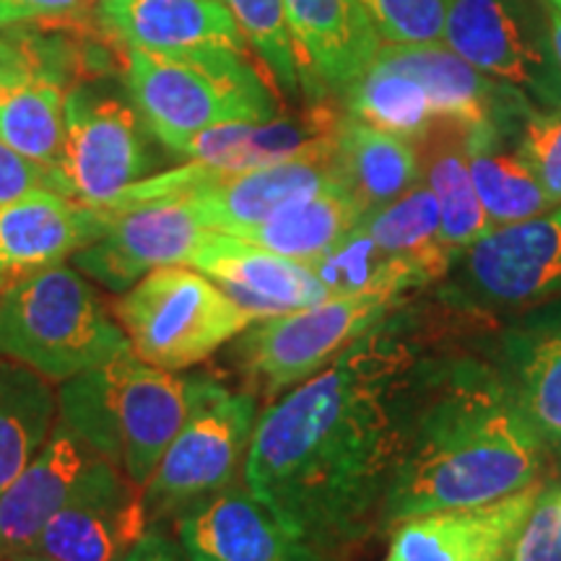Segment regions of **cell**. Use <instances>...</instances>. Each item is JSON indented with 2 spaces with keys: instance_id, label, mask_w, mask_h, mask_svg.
Here are the masks:
<instances>
[{
  "instance_id": "33",
  "label": "cell",
  "mask_w": 561,
  "mask_h": 561,
  "mask_svg": "<svg viewBox=\"0 0 561 561\" xmlns=\"http://www.w3.org/2000/svg\"><path fill=\"white\" fill-rule=\"evenodd\" d=\"M221 3L234 16L248 45L261 55L273 81L286 94H297L301 89V73L284 0H221Z\"/></svg>"
},
{
  "instance_id": "41",
  "label": "cell",
  "mask_w": 561,
  "mask_h": 561,
  "mask_svg": "<svg viewBox=\"0 0 561 561\" xmlns=\"http://www.w3.org/2000/svg\"><path fill=\"white\" fill-rule=\"evenodd\" d=\"M549 26H551V50H553V58H557V66L561 70V13L559 11L551 9Z\"/></svg>"
},
{
  "instance_id": "28",
  "label": "cell",
  "mask_w": 561,
  "mask_h": 561,
  "mask_svg": "<svg viewBox=\"0 0 561 561\" xmlns=\"http://www.w3.org/2000/svg\"><path fill=\"white\" fill-rule=\"evenodd\" d=\"M0 140L55 170L66 140V91L34 68L0 76Z\"/></svg>"
},
{
  "instance_id": "3",
  "label": "cell",
  "mask_w": 561,
  "mask_h": 561,
  "mask_svg": "<svg viewBox=\"0 0 561 561\" xmlns=\"http://www.w3.org/2000/svg\"><path fill=\"white\" fill-rule=\"evenodd\" d=\"M201 375L151 367L133 348L66 380L60 419L102 458L146 486L193 409Z\"/></svg>"
},
{
  "instance_id": "19",
  "label": "cell",
  "mask_w": 561,
  "mask_h": 561,
  "mask_svg": "<svg viewBox=\"0 0 561 561\" xmlns=\"http://www.w3.org/2000/svg\"><path fill=\"white\" fill-rule=\"evenodd\" d=\"M102 455L58 419L50 439L0 494V557L32 551L87 468Z\"/></svg>"
},
{
  "instance_id": "8",
  "label": "cell",
  "mask_w": 561,
  "mask_h": 561,
  "mask_svg": "<svg viewBox=\"0 0 561 561\" xmlns=\"http://www.w3.org/2000/svg\"><path fill=\"white\" fill-rule=\"evenodd\" d=\"M396 301L385 294H354L265 318L244 328L234 359L263 396L276 398L331 367L351 343L385 320Z\"/></svg>"
},
{
  "instance_id": "1",
  "label": "cell",
  "mask_w": 561,
  "mask_h": 561,
  "mask_svg": "<svg viewBox=\"0 0 561 561\" xmlns=\"http://www.w3.org/2000/svg\"><path fill=\"white\" fill-rule=\"evenodd\" d=\"M416 369V341L385 318L257 419L244 483L325 557L382 512Z\"/></svg>"
},
{
  "instance_id": "13",
  "label": "cell",
  "mask_w": 561,
  "mask_h": 561,
  "mask_svg": "<svg viewBox=\"0 0 561 561\" xmlns=\"http://www.w3.org/2000/svg\"><path fill=\"white\" fill-rule=\"evenodd\" d=\"M191 561H331L276 507L227 486L174 517Z\"/></svg>"
},
{
  "instance_id": "36",
  "label": "cell",
  "mask_w": 561,
  "mask_h": 561,
  "mask_svg": "<svg viewBox=\"0 0 561 561\" xmlns=\"http://www.w3.org/2000/svg\"><path fill=\"white\" fill-rule=\"evenodd\" d=\"M561 489H543L510 561H561Z\"/></svg>"
},
{
  "instance_id": "15",
  "label": "cell",
  "mask_w": 561,
  "mask_h": 561,
  "mask_svg": "<svg viewBox=\"0 0 561 561\" xmlns=\"http://www.w3.org/2000/svg\"><path fill=\"white\" fill-rule=\"evenodd\" d=\"M110 227L102 206L34 191L0 206V291L58 268Z\"/></svg>"
},
{
  "instance_id": "16",
  "label": "cell",
  "mask_w": 561,
  "mask_h": 561,
  "mask_svg": "<svg viewBox=\"0 0 561 561\" xmlns=\"http://www.w3.org/2000/svg\"><path fill=\"white\" fill-rule=\"evenodd\" d=\"M466 278L491 305H528L561 294V208L504 224L468 248Z\"/></svg>"
},
{
  "instance_id": "38",
  "label": "cell",
  "mask_w": 561,
  "mask_h": 561,
  "mask_svg": "<svg viewBox=\"0 0 561 561\" xmlns=\"http://www.w3.org/2000/svg\"><path fill=\"white\" fill-rule=\"evenodd\" d=\"M89 5L91 0H0V30L39 21H79Z\"/></svg>"
},
{
  "instance_id": "4",
  "label": "cell",
  "mask_w": 561,
  "mask_h": 561,
  "mask_svg": "<svg viewBox=\"0 0 561 561\" xmlns=\"http://www.w3.org/2000/svg\"><path fill=\"white\" fill-rule=\"evenodd\" d=\"M128 89L146 128L178 153L203 130L227 123H263L280 104L250 50H128Z\"/></svg>"
},
{
  "instance_id": "21",
  "label": "cell",
  "mask_w": 561,
  "mask_h": 561,
  "mask_svg": "<svg viewBox=\"0 0 561 561\" xmlns=\"http://www.w3.org/2000/svg\"><path fill=\"white\" fill-rule=\"evenodd\" d=\"M341 121L343 117L328 104H312L310 110L289 117L278 115L263 123H227L203 130L178 153L219 172H244L335 144Z\"/></svg>"
},
{
  "instance_id": "7",
  "label": "cell",
  "mask_w": 561,
  "mask_h": 561,
  "mask_svg": "<svg viewBox=\"0 0 561 561\" xmlns=\"http://www.w3.org/2000/svg\"><path fill=\"white\" fill-rule=\"evenodd\" d=\"M255 424L257 401L250 392H234L201 375L185 424L144 486L149 520L178 517L182 510L227 489L248 458Z\"/></svg>"
},
{
  "instance_id": "42",
  "label": "cell",
  "mask_w": 561,
  "mask_h": 561,
  "mask_svg": "<svg viewBox=\"0 0 561 561\" xmlns=\"http://www.w3.org/2000/svg\"><path fill=\"white\" fill-rule=\"evenodd\" d=\"M0 561H55L50 557H45V553L39 551H21V553H11V557H0Z\"/></svg>"
},
{
  "instance_id": "11",
  "label": "cell",
  "mask_w": 561,
  "mask_h": 561,
  "mask_svg": "<svg viewBox=\"0 0 561 561\" xmlns=\"http://www.w3.org/2000/svg\"><path fill=\"white\" fill-rule=\"evenodd\" d=\"M102 208H107L110 227L100 240L76 252L73 265L115 294L128 291L146 273L164 265H191L208 234L187 201L157 198Z\"/></svg>"
},
{
  "instance_id": "9",
  "label": "cell",
  "mask_w": 561,
  "mask_h": 561,
  "mask_svg": "<svg viewBox=\"0 0 561 561\" xmlns=\"http://www.w3.org/2000/svg\"><path fill=\"white\" fill-rule=\"evenodd\" d=\"M445 45L483 76L561 107V70L551 26L533 0H450Z\"/></svg>"
},
{
  "instance_id": "2",
  "label": "cell",
  "mask_w": 561,
  "mask_h": 561,
  "mask_svg": "<svg viewBox=\"0 0 561 561\" xmlns=\"http://www.w3.org/2000/svg\"><path fill=\"white\" fill-rule=\"evenodd\" d=\"M543 471V439L502 375L481 362L419 364L382 523L500 502Z\"/></svg>"
},
{
  "instance_id": "35",
  "label": "cell",
  "mask_w": 561,
  "mask_h": 561,
  "mask_svg": "<svg viewBox=\"0 0 561 561\" xmlns=\"http://www.w3.org/2000/svg\"><path fill=\"white\" fill-rule=\"evenodd\" d=\"M520 151L549 198L561 203V107L530 112L523 125Z\"/></svg>"
},
{
  "instance_id": "39",
  "label": "cell",
  "mask_w": 561,
  "mask_h": 561,
  "mask_svg": "<svg viewBox=\"0 0 561 561\" xmlns=\"http://www.w3.org/2000/svg\"><path fill=\"white\" fill-rule=\"evenodd\" d=\"M121 561H191V559H187V553L182 551V546L170 541L164 533L149 530Z\"/></svg>"
},
{
  "instance_id": "14",
  "label": "cell",
  "mask_w": 561,
  "mask_h": 561,
  "mask_svg": "<svg viewBox=\"0 0 561 561\" xmlns=\"http://www.w3.org/2000/svg\"><path fill=\"white\" fill-rule=\"evenodd\" d=\"M541 494L538 481L500 502L434 510L396 523L385 561H510Z\"/></svg>"
},
{
  "instance_id": "40",
  "label": "cell",
  "mask_w": 561,
  "mask_h": 561,
  "mask_svg": "<svg viewBox=\"0 0 561 561\" xmlns=\"http://www.w3.org/2000/svg\"><path fill=\"white\" fill-rule=\"evenodd\" d=\"M24 68H32V62L26 58V53L21 50L19 42L0 39V76L13 73V70H24Z\"/></svg>"
},
{
  "instance_id": "17",
  "label": "cell",
  "mask_w": 561,
  "mask_h": 561,
  "mask_svg": "<svg viewBox=\"0 0 561 561\" xmlns=\"http://www.w3.org/2000/svg\"><path fill=\"white\" fill-rule=\"evenodd\" d=\"M191 268L208 276L255 320L297 312L331 299L310 265L224 231L208 229Z\"/></svg>"
},
{
  "instance_id": "31",
  "label": "cell",
  "mask_w": 561,
  "mask_h": 561,
  "mask_svg": "<svg viewBox=\"0 0 561 561\" xmlns=\"http://www.w3.org/2000/svg\"><path fill=\"white\" fill-rule=\"evenodd\" d=\"M310 268L322 280L331 297H354V294H385L401 299L405 291L426 286L419 271L401 257L385 252L356 224L339 244H333Z\"/></svg>"
},
{
  "instance_id": "43",
  "label": "cell",
  "mask_w": 561,
  "mask_h": 561,
  "mask_svg": "<svg viewBox=\"0 0 561 561\" xmlns=\"http://www.w3.org/2000/svg\"><path fill=\"white\" fill-rule=\"evenodd\" d=\"M546 3H549L553 11H559V13H561V0H546Z\"/></svg>"
},
{
  "instance_id": "27",
  "label": "cell",
  "mask_w": 561,
  "mask_h": 561,
  "mask_svg": "<svg viewBox=\"0 0 561 561\" xmlns=\"http://www.w3.org/2000/svg\"><path fill=\"white\" fill-rule=\"evenodd\" d=\"M468 167L476 193L494 227L541 216L557 203L549 198L520 146L502 144V125L489 123L468 133Z\"/></svg>"
},
{
  "instance_id": "22",
  "label": "cell",
  "mask_w": 561,
  "mask_h": 561,
  "mask_svg": "<svg viewBox=\"0 0 561 561\" xmlns=\"http://www.w3.org/2000/svg\"><path fill=\"white\" fill-rule=\"evenodd\" d=\"M375 62L416 79L430 96L432 112L466 123L468 128L500 123L523 104L520 94L491 83L447 45H382Z\"/></svg>"
},
{
  "instance_id": "12",
  "label": "cell",
  "mask_w": 561,
  "mask_h": 561,
  "mask_svg": "<svg viewBox=\"0 0 561 561\" xmlns=\"http://www.w3.org/2000/svg\"><path fill=\"white\" fill-rule=\"evenodd\" d=\"M146 491L121 466L96 458L34 551L55 561H121L149 533Z\"/></svg>"
},
{
  "instance_id": "30",
  "label": "cell",
  "mask_w": 561,
  "mask_h": 561,
  "mask_svg": "<svg viewBox=\"0 0 561 561\" xmlns=\"http://www.w3.org/2000/svg\"><path fill=\"white\" fill-rule=\"evenodd\" d=\"M359 224L385 252L413 265L424 284H432L450 271L455 252L442 240L439 203L424 182L385 208L364 216Z\"/></svg>"
},
{
  "instance_id": "29",
  "label": "cell",
  "mask_w": 561,
  "mask_h": 561,
  "mask_svg": "<svg viewBox=\"0 0 561 561\" xmlns=\"http://www.w3.org/2000/svg\"><path fill=\"white\" fill-rule=\"evenodd\" d=\"M55 411L50 380L0 351V494L50 439Z\"/></svg>"
},
{
  "instance_id": "37",
  "label": "cell",
  "mask_w": 561,
  "mask_h": 561,
  "mask_svg": "<svg viewBox=\"0 0 561 561\" xmlns=\"http://www.w3.org/2000/svg\"><path fill=\"white\" fill-rule=\"evenodd\" d=\"M34 191L58 193V180L50 167L21 157L9 144L0 140V206Z\"/></svg>"
},
{
  "instance_id": "32",
  "label": "cell",
  "mask_w": 561,
  "mask_h": 561,
  "mask_svg": "<svg viewBox=\"0 0 561 561\" xmlns=\"http://www.w3.org/2000/svg\"><path fill=\"white\" fill-rule=\"evenodd\" d=\"M343 96L351 117L411 140L434 117L424 87L382 62H371Z\"/></svg>"
},
{
  "instance_id": "44",
  "label": "cell",
  "mask_w": 561,
  "mask_h": 561,
  "mask_svg": "<svg viewBox=\"0 0 561 561\" xmlns=\"http://www.w3.org/2000/svg\"><path fill=\"white\" fill-rule=\"evenodd\" d=\"M559 507H561V504H559Z\"/></svg>"
},
{
  "instance_id": "24",
  "label": "cell",
  "mask_w": 561,
  "mask_h": 561,
  "mask_svg": "<svg viewBox=\"0 0 561 561\" xmlns=\"http://www.w3.org/2000/svg\"><path fill=\"white\" fill-rule=\"evenodd\" d=\"M496 371L543 445L561 447V312L512 331Z\"/></svg>"
},
{
  "instance_id": "18",
  "label": "cell",
  "mask_w": 561,
  "mask_h": 561,
  "mask_svg": "<svg viewBox=\"0 0 561 561\" xmlns=\"http://www.w3.org/2000/svg\"><path fill=\"white\" fill-rule=\"evenodd\" d=\"M301 87L346 91L375 62L382 39L359 0H284Z\"/></svg>"
},
{
  "instance_id": "6",
  "label": "cell",
  "mask_w": 561,
  "mask_h": 561,
  "mask_svg": "<svg viewBox=\"0 0 561 561\" xmlns=\"http://www.w3.org/2000/svg\"><path fill=\"white\" fill-rule=\"evenodd\" d=\"M133 354L151 367L182 371L208 359L255 318L201 271L164 265L115 301Z\"/></svg>"
},
{
  "instance_id": "25",
  "label": "cell",
  "mask_w": 561,
  "mask_h": 561,
  "mask_svg": "<svg viewBox=\"0 0 561 561\" xmlns=\"http://www.w3.org/2000/svg\"><path fill=\"white\" fill-rule=\"evenodd\" d=\"M335 167L341 185L359 203L364 216L375 214L421 182L413 140L380 130L356 117H343L335 138Z\"/></svg>"
},
{
  "instance_id": "34",
  "label": "cell",
  "mask_w": 561,
  "mask_h": 561,
  "mask_svg": "<svg viewBox=\"0 0 561 561\" xmlns=\"http://www.w3.org/2000/svg\"><path fill=\"white\" fill-rule=\"evenodd\" d=\"M382 45L416 47L445 42L450 0H359Z\"/></svg>"
},
{
  "instance_id": "5",
  "label": "cell",
  "mask_w": 561,
  "mask_h": 561,
  "mask_svg": "<svg viewBox=\"0 0 561 561\" xmlns=\"http://www.w3.org/2000/svg\"><path fill=\"white\" fill-rule=\"evenodd\" d=\"M130 348L79 268H50L0 291V351L50 382L73 380Z\"/></svg>"
},
{
  "instance_id": "10",
  "label": "cell",
  "mask_w": 561,
  "mask_h": 561,
  "mask_svg": "<svg viewBox=\"0 0 561 561\" xmlns=\"http://www.w3.org/2000/svg\"><path fill=\"white\" fill-rule=\"evenodd\" d=\"M58 193L102 206L146 172L138 112L117 96L79 87L66 94V140L55 167Z\"/></svg>"
},
{
  "instance_id": "20",
  "label": "cell",
  "mask_w": 561,
  "mask_h": 561,
  "mask_svg": "<svg viewBox=\"0 0 561 561\" xmlns=\"http://www.w3.org/2000/svg\"><path fill=\"white\" fill-rule=\"evenodd\" d=\"M96 19L128 50H248V39L221 0H100Z\"/></svg>"
},
{
  "instance_id": "23",
  "label": "cell",
  "mask_w": 561,
  "mask_h": 561,
  "mask_svg": "<svg viewBox=\"0 0 561 561\" xmlns=\"http://www.w3.org/2000/svg\"><path fill=\"white\" fill-rule=\"evenodd\" d=\"M468 133L471 128L466 123L434 115L430 125L413 138L421 178L439 203L442 240L455 255L496 229L473 187L468 167Z\"/></svg>"
},
{
  "instance_id": "26",
  "label": "cell",
  "mask_w": 561,
  "mask_h": 561,
  "mask_svg": "<svg viewBox=\"0 0 561 561\" xmlns=\"http://www.w3.org/2000/svg\"><path fill=\"white\" fill-rule=\"evenodd\" d=\"M364 219L359 203L341 182L286 203L263 224L244 231L242 240L291 257V261L312 265L320 261L333 244H339L351 229Z\"/></svg>"
}]
</instances>
